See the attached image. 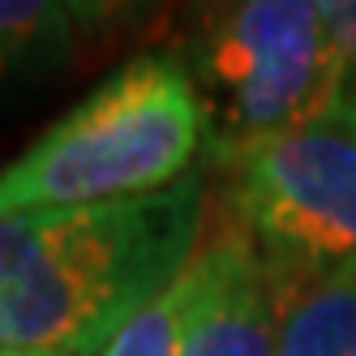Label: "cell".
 Segmentation results:
<instances>
[{
    "label": "cell",
    "mask_w": 356,
    "mask_h": 356,
    "mask_svg": "<svg viewBox=\"0 0 356 356\" xmlns=\"http://www.w3.org/2000/svg\"><path fill=\"white\" fill-rule=\"evenodd\" d=\"M207 189L0 215V352L99 356L193 258Z\"/></svg>",
    "instance_id": "obj_1"
},
{
    "label": "cell",
    "mask_w": 356,
    "mask_h": 356,
    "mask_svg": "<svg viewBox=\"0 0 356 356\" xmlns=\"http://www.w3.org/2000/svg\"><path fill=\"white\" fill-rule=\"evenodd\" d=\"M207 150V112L181 56L142 52L0 168V215L138 202L176 189Z\"/></svg>",
    "instance_id": "obj_2"
},
{
    "label": "cell",
    "mask_w": 356,
    "mask_h": 356,
    "mask_svg": "<svg viewBox=\"0 0 356 356\" xmlns=\"http://www.w3.org/2000/svg\"><path fill=\"white\" fill-rule=\"evenodd\" d=\"M181 60L207 112L215 163L253 142L339 120L352 86L318 0L219 5L197 22Z\"/></svg>",
    "instance_id": "obj_3"
},
{
    "label": "cell",
    "mask_w": 356,
    "mask_h": 356,
    "mask_svg": "<svg viewBox=\"0 0 356 356\" xmlns=\"http://www.w3.org/2000/svg\"><path fill=\"white\" fill-rule=\"evenodd\" d=\"M223 168L232 176L227 215L270 270L356 266V134L343 120L253 142Z\"/></svg>",
    "instance_id": "obj_4"
},
{
    "label": "cell",
    "mask_w": 356,
    "mask_h": 356,
    "mask_svg": "<svg viewBox=\"0 0 356 356\" xmlns=\"http://www.w3.org/2000/svg\"><path fill=\"white\" fill-rule=\"evenodd\" d=\"M189 270L193 305L181 356H275L266 262L232 215L202 227Z\"/></svg>",
    "instance_id": "obj_5"
},
{
    "label": "cell",
    "mask_w": 356,
    "mask_h": 356,
    "mask_svg": "<svg viewBox=\"0 0 356 356\" xmlns=\"http://www.w3.org/2000/svg\"><path fill=\"white\" fill-rule=\"evenodd\" d=\"M275 356H356V266L352 270H270Z\"/></svg>",
    "instance_id": "obj_6"
},
{
    "label": "cell",
    "mask_w": 356,
    "mask_h": 356,
    "mask_svg": "<svg viewBox=\"0 0 356 356\" xmlns=\"http://www.w3.org/2000/svg\"><path fill=\"white\" fill-rule=\"evenodd\" d=\"M112 17L108 5L69 0H0V78L60 65L86 31Z\"/></svg>",
    "instance_id": "obj_7"
},
{
    "label": "cell",
    "mask_w": 356,
    "mask_h": 356,
    "mask_svg": "<svg viewBox=\"0 0 356 356\" xmlns=\"http://www.w3.org/2000/svg\"><path fill=\"white\" fill-rule=\"evenodd\" d=\"M189 305H193V270L185 266L155 300H146L116 330L99 356H181L189 330Z\"/></svg>",
    "instance_id": "obj_8"
},
{
    "label": "cell",
    "mask_w": 356,
    "mask_h": 356,
    "mask_svg": "<svg viewBox=\"0 0 356 356\" xmlns=\"http://www.w3.org/2000/svg\"><path fill=\"white\" fill-rule=\"evenodd\" d=\"M322 22L348 82H356V0H322Z\"/></svg>",
    "instance_id": "obj_9"
},
{
    "label": "cell",
    "mask_w": 356,
    "mask_h": 356,
    "mask_svg": "<svg viewBox=\"0 0 356 356\" xmlns=\"http://www.w3.org/2000/svg\"><path fill=\"white\" fill-rule=\"evenodd\" d=\"M339 120L356 134V82H352V86H348V95H343V112H339Z\"/></svg>",
    "instance_id": "obj_10"
},
{
    "label": "cell",
    "mask_w": 356,
    "mask_h": 356,
    "mask_svg": "<svg viewBox=\"0 0 356 356\" xmlns=\"http://www.w3.org/2000/svg\"><path fill=\"white\" fill-rule=\"evenodd\" d=\"M0 356H52V352H0Z\"/></svg>",
    "instance_id": "obj_11"
}]
</instances>
